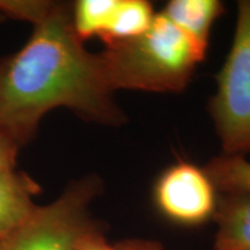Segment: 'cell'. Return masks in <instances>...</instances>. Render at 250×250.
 Wrapping results in <instances>:
<instances>
[{
    "mask_svg": "<svg viewBox=\"0 0 250 250\" xmlns=\"http://www.w3.org/2000/svg\"><path fill=\"white\" fill-rule=\"evenodd\" d=\"M100 55L112 92L156 93L183 90L206 56L162 12L142 35L107 45Z\"/></svg>",
    "mask_w": 250,
    "mask_h": 250,
    "instance_id": "cell-2",
    "label": "cell"
},
{
    "mask_svg": "<svg viewBox=\"0 0 250 250\" xmlns=\"http://www.w3.org/2000/svg\"><path fill=\"white\" fill-rule=\"evenodd\" d=\"M117 250H166L160 243L148 240H125L116 245Z\"/></svg>",
    "mask_w": 250,
    "mask_h": 250,
    "instance_id": "cell-15",
    "label": "cell"
},
{
    "mask_svg": "<svg viewBox=\"0 0 250 250\" xmlns=\"http://www.w3.org/2000/svg\"><path fill=\"white\" fill-rule=\"evenodd\" d=\"M42 188L18 168L0 171V240L17 230L36 210L34 198Z\"/></svg>",
    "mask_w": 250,
    "mask_h": 250,
    "instance_id": "cell-6",
    "label": "cell"
},
{
    "mask_svg": "<svg viewBox=\"0 0 250 250\" xmlns=\"http://www.w3.org/2000/svg\"><path fill=\"white\" fill-rule=\"evenodd\" d=\"M54 5L55 1L49 0H0V14L5 20L23 21L35 27L48 17Z\"/></svg>",
    "mask_w": 250,
    "mask_h": 250,
    "instance_id": "cell-12",
    "label": "cell"
},
{
    "mask_svg": "<svg viewBox=\"0 0 250 250\" xmlns=\"http://www.w3.org/2000/svg\"><path fill=\"white\" fill-rule=\"evenodd\" d=\"M4 21H5V19H4V17H2V15H1V14H0V23H1V22H4Z\"/></svg>",
    "mask_w": 250,
    "mask_h": 250,
    "instance_id": "cell-16",
    "label": "cell"
},
{
    "mask_svg": "<svg viewBox=\"0 0 250 250\" xmlns=\"http://www.w3.org/2000/svg\"><path fill=\"white\" fill-rule=\"evenodd\" d=\"M76 250H117V248L108 243L103 234V227H99L81 237Z\"/></svg>",
    "mask_w": 250,
    "mask_h": 250,
    "instance_id": "cell-14",
    "label": "cell"
},
{
    "mask_svg": "<svg viewBox=\"0 0 250 250\" xmlns=\"http://www.w3.org/2000/svg\"><path fill=\"white\" fill-rule=\"evenodd\" d=\"M112 93L101 55L88 51L74 31L72 5L55 1L26 44L0 58V129L22 147L57 108L87 122L120 125L124 114Z\"/></svg>",
    "mask_w": 250,
    "mask_h": 250,
    "instance_id": "cell-1",
    "label": "cell"
},
{
    "mask_svg": "<svg viewBox=\"0 0 250 250\" xmlns=\"http://www.w3.org/2000/svg\"><path fill=\"white\" fill-rule=\"evenodd\" d=\"M218 192H250V161L243 155L223 154L204 168Z\"/></svg>",
    "mask_w": 250,
    "mask_h": 250,
    "instance_id": "cell-11",
    "label": "cell"
},
{
    "mask_svg": "<svg viewBox=\"0 0 250 250\" xmlns=\"http://www.w3.org/2000/svg\"><path fill=\"white\" fill-rule=\"evenodd\" d=\"M20 149L17 142L0 129V171L17 168Z\"/></svg>",
    "mask_w": 250,
    "mask_h": 250,
    "instance_id": "cell-13",
    "label": "cell"
},
{
    "mask_svg": "<svg viewBox=\"0 0 250 250\" xmlns=\"http://www.w3.org/2000/svg\"><path fill=\"white\" fill-rule=\"evenodd\" d=\"M154 17L152 4L146 0H118L110 24L101 40L107 46L134 39L151 27Z\"/></svg>",
    "mask_w": 250,
    "mask_h": 250,
    "instance_id": "cell-9",
    "label": "cell"
},
{
    "mask_svg": "<svg viewBox=\"0 0 250 250\" xmlns=\"http://www.w3.org/2000/svg\"><path fill=\"white\" fill-rule=\"evenodd\" d=\"M210 112L224 154L250 152V0L237 2L233 43L217 76Z\"/></svg>",
    "mask_w": 250,
    "mask_h": 250,
    "instance_id": "cell-4",
    "label": "cell"
},
{
    "mask_svg": "<svg viewBox=\"0 0 250 250\" xmlns=\"http://www.w3.org/2000/svg\"><path fill=\"white\" fill-rule=\"evenodd\" d=\"M162 13L206 54L211 28L224 5L218 0H171Z\"/></svg>",
    "mask_w": 250,
    "mask_h": 250,
    "instance_id": "cell-8",
    "label": "cell"
},
{
    "mask_svg": "<svg viewBox=\"0 0 250 250\" xmlns=\"http://www.w3.org/2000/svg\"><path fill=\"white\" fill-rule=\"evenodd\" d=\"M118 0H78L72 5V23L78 37L85 42L92 37L101 39L105 33Z\"/></svg>",
    "mask_w": 250,
    "mask_h": 250,
    "instance_id": "cell-10",
    "label": "cell"
},
{
    "mask_svg": "<svg viewBox=\"0 0 250 250\" xmlns=\"http://www.w3.org/2000/svg\"><path fill=\"white\" fill-rule=\"evenodd\" d=\"M101 190L102 182L95 175L68 184L58 198L37 205L26 223L0 240V250H76L85 234L102 227L90 213Z\"/></svg>",
    "mask_w": 250,
    "mask_h": 250,
    "instance_id": "cell-3",
    "label": "cell"
},
{
    "mask_svg": "<svg viewBox=\"0 0 250 250\" xmlns=\"http://www.w3.org/2000/svg\"><path fill=\"white\" fill-rule=\"evenodd\" d=\"M213 218L218 224L215 250H250V192L219 196Z\"/></svg>",
    "mask_w": 250,
    "mask_h": 250,
    "instance_id": "cell-7",
    "label": "cell"
},
{
    "mask_svg": "<svg viewBox=\"0 0 250 250\" xmlns=\"http://www.w3.org/2000/svg\"><path fill=\"white\" fill-rule=\"evenodd\" d=\"M217 192L205 169L189 161H177L156 180L153 198L160 213L171 223L196 227L214 217Z\"/></svg>",
    "mask_w": 250,
    "mask_h": 250,
    "instance_id": "cell-5",
    "label": "cell"
}]
</instances>
